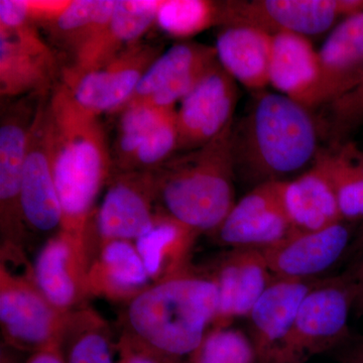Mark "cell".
Here are the masks:
<instances>
[{"mask_svg":"<svg viewBox=\"0 0 363 363\" xmlns=\"http://www.w3.org/2000/svg\"><path fill=\"white\" fill-rule=\"evenodd\" d=\"M45 112L62 230L86 242L95 203L112 175L111 150L99 116L78 104L63 83L52 91Z\"/></svg>","mask_w":363,"mask_h":363,"instance_id":"obj_1","label":"cell"},{"mask_svg":"<svg viewBox=\"0 0 363 363\" xmlns=\"http://www.w3.org/2000/svg\"><path fill=\"white\" fill-rule=\"evenodd\" d=\"M212 272L190 264L152 281L126 303L121 337L168 359L190 357L211 329L218 309Z\"/></svg>","mask_w":363,"mask_h":363,"instance_id":"obj_2","label":"cell"},{"mask_svg":"<svg viewBox=\"0 0 363 363\" xmlns=\"http://www.w3.org/2000/svg\"><path fill=\"white\" fill-rule=\"evenodd\" d=\"M250 109L233 128L236 174L255 186L311 167L319 152V130L312 111L278 92H255Z\"/></svg>","mask_w":363,"mask_h":363,"instance_id":"obj_3","label":"cell"},{"mask_svg":"<svg viewBox=\"0 0 363 363\" xmlns=\"http://www.w3.org/2000/svg\"><path fill=\"white\" fill-rule=\"evenodd\" d=\"M233 128L152 171L157 212L198 234L216 233L236 203Z\"/></svg>","mask_w":363,"mask_h":363,"instance_id":"obj_4","label":"cell"},{"mask_svg":"<svg viewBox=\"0 0 363 363\" xmlns=\"http://www.w3.org/2000/svg\"><path fill=\"white\" fill-rule=\"evenodd\" d=\"M357 298V284L350 277L318 283L306 296L271 363H303L342 342L350 333L348 320Z\"/></svg>","mask_w":363,"mask_h":363,"instance_id":"obj_5","label":"cell"},{"mask_svg":"<svg viewBox=\"0 0 363 363\" xmlns=\"http://www.w3.org/2000/svg\"><path fill=\"white\" fill-rule=\"evenodd\" d=\"M71 312L60 311L40 292L32 269L14 274L0 264V326L4 345L33 353L61 346Z\"/></svg>","mask_w":363,"mask_h":363,"instance_id":"obj_6","label":"cell"},{"mask_svg":"<svg viewBox=\"0 0 363 363\" xmlns=\"http://www.w3.org/2000/svg\"><path fill=\"white\" fill-rule=\"evenodd\" d=\"M362 11L363 0H233L222 1L220 26L247 25L272 35L289 33L310 39Z\"/></svg>","mask_w":363,"mask_h":363,"instance_id":"obj_7","label":"cell"},{"mask_svg":"<svg viewBox=\"0 0 363 363\" xmlns=\"http://www.w3.org/2000/svg\"><path fill=\"white\" fill-rule=\"evenodd\" d=\"M38 96L21 98L2 107L0 123V230L1 252H21L25 221L21 187L28 138L40 104Z\"/></svg>","mask_w":363,"mask_h":363,"instance_id":"obj_8","label":"cell"},{"mask_svg":"<svg viewBox=\"0 0 363 363\" xmlns=\"http://www.w3.org/2000/svg\"><path fill=\"white\" fill-rule=\"evenodd\" d=\"M162 52V45L140 42L99 68L82 73L62 72L61 82L86 111L98 116L121 112Z\"/></svg>","mask_w":363,"mask_h":363,"instance_id":"obj_9","label":"cell"},{"mask_svg":"<svg viewBox=\"0 0 363 363\" xmlns=\"http://www.w3.org/2000/svg\"><path fill=\"white\" fill-rule=\"evenodd\" d=\"M57 55L30 23L0 26V95L2 99L45 97L61 76Z\"/></svg>","mask_w":363,"mask_h":363,"instance_id":"obj_10","label":"cell"},{"mask_svg":"<svg viewBox=\"0 0 363 363\" xmlns=\"http://www.w3.org/2000/svg\"><path fill=\"white\" fill-rule=\"evenodd\" d=\"M152 172H113L93 226L98 245L112 240L135 242L156 224Z\"/></svg>","mask_w":363,"mask_h":363,"instance_id":"obj_11","label":"cell"},{"mask_svg":"<svg viewBox=\"0 0 363 363\" xmlns=\"http://www.w3.org/2000/svg\"><path fill=\"white\" fill-rule=\"evenodd\" d=\"M218 64L214 45L181 40L152 63L125 107L176 108V104H181Z\"/></svg>","mask_w":363,"mask_h":363,"instance_id":"obj_12","label":"cell"},{"mask_svg":"<svg viewBox=\"0 0 363 363\" xmlns=\"http://www.w3.org/2000/svg\"><path fill=\"white\" fill-rule=\"evenodd\" d=\"M238 83L218 64L176 109L178 149L190 152L211 142L233 123Z\"/></svg>","mask_w":363,"mask_h":363,"instance_id":"obj_13","label":"cell"},{"mask_svg":"<svg viewBox=\"0 0 363 363\" xmlns=\"http://www.w3.org/2000/svg\"><path fill=\"white\" fill-rule=\"evenodd\" d=\"M284 182L259 184L236 201L215 235L231 248L269 247L293 231L284 202Z\"/></svg>","mask_w":363,"mask_h":363,"instance_id":"obj_14","label":"cell"},{"mask_svg":"<svg viewBox=\"0 0 363 363\" xmlns=\"http://www.w3.org/2000/svg\"><path fill=\"white\" fill-rule=\"evenodd\" d=\"M91 257L87 243L61 230L40 248L32 264L35 285L60 311L86 305L89 298L87 276Z\"/></svg>","mask_w":363,"mask_h":363,"instance_id":"obj_15","label":"cell"},{"mask_svg":"<svg viewBox=\"0 0 363 363\" xmlns=\"http://www.w3.org/2000/svg\"><path fill=\"white\" fill-rule=\"evenodd\" d=\"M45 101H40L33 121L21 187V206L23 221L40 233H58L62 230L63 214L48 140Z\"/></svg>","mask_w":363,"mask_h":363,"instance_id":"obj_16","label":"cell"},{"mask_svg":"<svg viewBox=\"0 0 363 363\" xmlns=\"http://www.w3.org/2000/svg\"><path fill=\"white\" fill-rule=\"evenodd\" d=\"M350 240V226L341 221L320 230L292 231L262 252L274 277L305 281L333 266Z\"/></svg>","mask_w":363,"mask_h":363,"instance_id":"obj_17","label":"cell"},{"mask_svg":"<svg viewBox=\"0 0 363 363\" xmlns=\"http://www.w3.org/2000/svg\"><path fill=\"white\" fill-rule=\"evenodd\" d=\"M213 274L219 301L211 328L229 327L236 318L248 317L274 279L259 248H231L219 260Z\"/></svg>","mask_w":363,"mask_h":363,"instance_id":"obj_18","label":"cell"},{"mask_svg":"<svg viewBox=\"0 0 363 363\" xmlns=\"http://www.w3.org/2000/svg\"><path fill=\"white\" fill-rule=\"evenodd\" d=\"M318 285L311 279L274 277L253 306L250 339L259 363H271L279 344L288 335L306 296Z\"/></svg>","mask_w":363,"mask_h":363,"instance_id":"obj_19","label":"cell"},{"mask_svg":"<svg viewBox=\"0 0 363 363\" xmlns=\"http://www.w3.org/2000/svg\"><path fill=\"white\" fill-rule=\"evenodd\" d=\"M320 83L321 62L311 40L295 33L274 35L269 85L312 111L317 107Z\"/></svg>","mask_w":363,"mask_h":363,"instance_id":"obj_20","label":"cell"},{"mask_svg":"<svg viewBox=\"0 0 363 363\" xmlns=\"http://www.w3.org/2000/svg\"><path fill=\"white\" fill-rule=\"evenodd\" d=\"M152 283L135 242L112 240L98 245L88 271L89 298L126 304Z\"/></svg>","mask_w":363,"mask_h":363,"instance_id":"obj_21","label":"cell"},{"mask_svg":"<svg viewBox=\"0 0 363 363\" xmlns=\"http://www.w3.org/2000/svg\"><path fill=\"white\" fill-rule=\"evenodd\" d=\"M321 83L317 107L331 104L357 82L363 69V11L343 18L321 49Z\"/></svg>","mask_w":363,"mask_h":363,"instance_id":"obj_22","label":"cell"},{"mask_svg":"<svg viewBox=\"0 0 363 363\" xmlns=\"http://www.w3.org/2000/svg\"><path fill=\"white\" fill-rule=\"evenodd\" d=\"M274 35L247 25L219 28L214 45L219 64L247 89L262 91L269 85Z\"/></svg>","mask_w":363,"mask_h":363,"instance_id":"obj_23","label":"cell"},{"mask_svg":"<svg viewBox=\"0 0 363 363\" xmlns=\"http://www.w3.org/2000/svg\"><path fill=\"white\" fill-rule=\"evenodd\" d=\"M284 202L293 231H314L344 221L335 188L319 156L310 168L284 182Z\"/></svg>","mask_w":363,"mask_h":363,"instance_id":"obj_24","label":"cell"},{"mask_svg":"<svg viewBox=\"0 0 363 363\" xmlns=\"http://www.w3.org/2000/svg\"><path fill=\"white\" fill-rule=\"evenodd\" d=\"M162 1L157 0H118L114 4L108 25L101 37L72 66L62 72L82 73L99 68L119 54L142 42V38L156 25Z\"/></svg>","mask_w":363,"mask_h":363,"instance_id":"obj_25","label":"cell"},{"mask_svg":"<svg viewBox=\"0 0 363 363\" xmlns=\"http://www.w3.org/2000/svg\"><path fill=\"white\" fill-rule=\"evenodd\" d=\"M114 4L113 0H74L44 28L52 45L70 57V64L66 67L75 64L101 37Z\"/></svg>","mask_w":363,"mask_h":363,"instance_id":"obj_26","label":"cell"},{"mask_svg":"<svg viewBox=\"0 0 363 363\" xmlns=\"http://www.w3.org/2000/svg\"><path fill=\"white\" fill-rule=\"evenodd\" d=\"M200 234L157 212L156 224L135 241L152 281L187 266L189 255Z\"/></svg>","mask_w":363,"mask_h":363,"instance_id":"obj_27","label":"cell"},{"mask_svg":"<svg viewBox=\"0 0 363 363\" xmlns=\"http://www.w3.org/2000/svg\"><path fill=\"white\" fill-rule=\"evenodd\" d=\"M60 347L65 363H113L117 345L107 322L84 305L69 315Z\"/></svg>","mask_w":363,"mask_h":363,"instance_id":"obj_28","label":"cell"},{"mask_svg":"<svg viewBox=\"0 0 363 363\" xmlns=\"http://www.w3.org/2000/svg\"><path fill=\"white\" fill-rule=\"evenodd\" d=\"M337 195L341 216L346 222L363 219V150L352 142L332 143L320 150Z\"/></svg>","mask_w":363,"mask_h":363,"instance_id":"obj_29","label":"cell"},{"mask_svg":"<svg viewBox=\"0 0 363 363\" xmlns=\"http://www.w3.org/2000/svg\"><path fill=\"white\" fill-rule=\"evenodd\" d=\"M222 1L164 0L157 11L156 25L169 35L189 40L212 26H220Z\"/></svg>","mask_w":363,"mask_h":363,"instance_id":"obj_30","label":"cell"},{"mask_svg":"<svg viewBox=\"0 0 363 363\" xmlns=\"http://www.w3.org/2000/svg\"><path fill=\"white\" fill-rule=\"evenodd\" d=\"M169 109L133 105L121 111L118 135L111 150L112 173L124 171L136 150Z\"/></svg>","mask_w":363,"mask_h":363,"instance_id":"obj_31","label":"cell"},{"mask_svg":"<svg viewBox=\"0 0 363 363\" xmlns=\"http://www.w3.org/2000/svg\"><path fill=\"white\" fill-rule=\"evenodd\" d=\"M189 363H259L252 339L233 327L211 328Z\"/></svg>","mask_w":363,"mask_h":363,"instance_id":"obj_32","label":"cell"},{"mask_svg":"<svg viewBox=\"0 0 363 363\" xmlns=\"http://www.w3.org/2000/svg\"><path fill=\"white\" fill-rule=\"evenodd\" d=\"M178 130L176 108L169 109L136 150L123 172H152L177 154Z\"/></svg>","mask_w":363,"mask_h":363,"instance_id":"obj_33","label":"cell"},{"mask_svg":"<svg viewBox=\"0 0 363 363\" xmlns=\"http://www.w3.org/2000/svg\"><path fill=\"white\" fill-rule=\"evenodd\" d=\"M328 105L331 135L335 143L342 142L363 123V69L355 85Z\"/></svg>","mask_w":363,"mask_h":363,"instance_id":"obj_34","label":"cell"},{"mask_svg":"<svg viewBox=\"0 0 363 363\" xmlns=\"http://www.w3.org/2000/svg\"><path fill=\"white\" fill-rule=\"evenodd\" d=\"M117 350L121 363H169L174 360L159 357L150 351L143 350L121 336L117 343Z\"/></svg>","mask_w":363,"mask_h":363,"instance_id":"obj_35","label":"cell"},{"mask_svg":"<svg viewBox=\"0 0 363 363\" xmlns=\"http://www.w3.org/2000/svg\"><path fill=\"white\" fill-rule=\"evenodd\" d=\"M26 363H65V359L61 347H52L33 353Z\"/></svg>","mask_w":363,"mask_h":363,"instance_id":"obj_36","label":"cell"},{"mask_svg":"<svg viewBox=\"0 0 363 363\" xmlns=\"http://www.w3.org/2000/svg\"><path fill=\"white\" fill-rule=\"evenodd\" d=\"M13 348L6 345H2L1 355H0V363H16V357L11 353Z\"/></svg>","mask_w":363,"mask_h":363,"instance_id":"obj_37","label":"cell"},{"mask_svg":"<svg viewBox=\"0 0 363 363\" xmlns=\"http://www.w3.org/2000/svg\"><path fill=\"white\" fill-rule=\"evenodd\" d=\"M353 279H354L355 284H357L358 296L359 294L363 293V260Z\"/></svg>","mask_w":363,"mask_h":363,"instance_id":"obj_38","label":"cell"},{"mask_svg":"<svg viewBox=\"0 0 363 363\" xmlns=\"http://www.w3.org/2000/svg\"><path fill=\"white\" fill-rule=\"evenodd\" d=\"M351 362L352 363H363V342L353 350L351 354Z\"/></svg>","mask_w":363,"mask_h":363,"instance_id":"obj_39","label":"cell"},{"mask_svg":"<svg viewBox=\"0 0 363 363\" xmlns=\"http://www.w3.org/2000/svg\"><path fill=\"white\" fill-rule=\"evenodd\" d=\"M355 304H357L358 307L363 310V293L359 294V295L357 296Z\"/></svg>","mask_w":363,"mask_h":363,"instance_id":"obj_40","label":"cell"},{"mask_svg":"<svg viewBox=\"0 0 363 363\" xmlns=\"http://www.w3.org/2000/svg\"><path fill=\"white\" fill-rule=\"evenodd\" d=\"M169 363H181V360H172Z\"/></svg>","mask_w":363,"mask_h":363,"instance_id":"obj_41","label":"cell"},{"mask_svg":"<svg viewBox=\"0 0 363 363\" xmlns=\"http://www.w3.org/2000/svg\"><path fill=\"white\" fill-rule=\"evenodd\" d=\"M362 243H363V230H362Z\"/></svg>","mask_w":363,"mask_h":363,"instance_id":"obj_42","label":"cell"},{"mask_svg":"<svg viewBox=\"0 0 363 363\" xmlns=\"http://www.w3.org/2000/svg\"><path fill=\"white\" fill-rule=\"evenodd\" d=\"M117 363H121V362H119V360H118V362H117Z\"/></svg>","mask_w":363,"mask_h":363,"instance_id":"obj_43","label":"cell"}]
</instances>
